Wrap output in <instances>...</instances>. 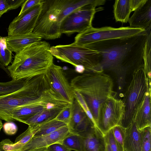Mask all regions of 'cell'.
<instances>
[{
	"mask_svg": "<svg viewBox=\"0 0 151 151\" xmlns=\"http://www.w3.org/2000/svg\"><path fill=\"white\" fill-rule=\"evenodd\" d=\"M72 105V115L67 126L70 133L80 136L90 127L95 126L75 99Z\"/></svg>",
	"mask_w": 151,
	"mask_h": 151,
	"instance_id": "obj_15",
	"label": "cell"
},
{
	"mask_svg": "<svg viewBox=\"0 0 151 151\" xmlns=\"http://www.w3.org/2000/svg\"><path fill=\"white\" fill-rule=\"evenodd\" d=\"M106 147L104 151H111L108 143L105 141Z\"/></svg>",
	"mask_w": 151,
	"mask_h": 151,
	"instance_id": "obj_41",
	"label": "cell"
},
{
	"mask_svg": "<svg viewBox=\"0 0 151 151\" xmlns=\"http://www.w3.org/2000/svg\"><path fill=\"white\" fill-rule=\"evenodd\" d=\"M42 0H26L22 6V8L19 15L33 6L41 3Z\"/></svg>",
	"mask_w": 151,
	"mask_h": 151,
	"instance_id": "obj_34",
	"label": "cell"
},
{
	"mask_svg": "<svg viewBox=\"0 0 151 151\" xmlns=\"http://www.w3.org/2000/svg\"><path fill=\"white\" fill-rule=\"evenodd\" d=\"M140 133L141 151H151V127L145 128Z\"/></svg>",
	"mask_w": 151,
	"mask_h": 151,
	"instance_id": "obj_28",
	"label": "cell"
},
{
	"mask_svg": "<svg viewBox=\"0 0 151 151\" xmlns=\"http://www.w3.org/2000/svg\"><path fill=\"white\" fill-rule=\"evenodd\" d=\"M72 105L68 104L64 107L54 119L62 122L67 125L72 115Z\"/></svg>",
	"mask_w": 151,
	"mask_h": 151,
	"instance_id": "obj_30",
	"label": "cell"
},
{
	"mask_svg": "<svg viewBox=\"0 0 151 151\" xmlns=\"http://www.w3.org/2000/svg\"><path fill=\"white\" fill-rule=\"evenodd\" d=\"M26 0H7L10 7V10L17 9L22 6Z\"/></svg>",
	"mask_w": 151,
	"mask_h": 151,
	"instance_id": "obj_36",
	"label": "cell"
},
{
	"mask_svg": "<svg viewBox=\"0 0 151 151\" xmlns=\"http://www.w3.org/2000/svg\"><path fill=\"white\" fill-rule=\"evenodd\" d=\"M124 112L122 100L111 97L100 105L96 127L104 136L114 127L120 125Z\"/></svg>",
	"mask_w": 151,
	"mask_h": 151,
	"instance_id": "obj_10",
	"label": "cell"
},
{
	"mask_svg": "<svg viewBox=\"0 0 151 151\" xmlns=\"http://www.w3.org/2000/svg\"><path fill=\"white\" fill-rule=\"evenodd\" d=\"M47 151H71V150L62 144L55 143L47 147Z\"/></svg>",
	"mask_w": 151,
	"mask_h": 151,
	"instance_id": "obj_35",
	"label": "cell"
},
{
	"mask_svg": "<svg viewBox=\"0 0 151 151\" xmlns=\"http://www.w3.org/2000/svg\"><path fill=\"white\" fill-rule=\"evenodd\" d=\"M113 7L116 21L123 23L128 22L132 12L130 0H116Z\"/></svg>",
	"mask_w": 151,
	"mask_h": 151,
	"instance_id": "obj_22",
	"label": "cell"
},
{
	"mask_svg": "<svg viewBox=\"0 0 151 151\" xmlns=\"http://www.w3.org/2000/svg\"><path fill=\"white\" fill-rule=\"evenodd\" d=\"M47 147H42L30 150L27 151H47Z\"/></svg>",
	"mask_w": 151,
	"mask_h": 151,
	"instance_id": "obj_40",
	"label": "cell"
},
{
	"mask_svg": "<svg viewBox=\"0 0 151 151\" xmlns=\"http://www.w3.org/2000/svg\"><path fill=\"white\" fill-rule=\"evenodd\" d=\"M26 79L13 80L6 82H0V96L12 93L21 88Z\"/></svg>",
	"mask_w": 151,
	"mask_h": 151,
	"instance_id": "obj_26",
	"label": "cell"
},
{
	"mask_svg": "<svg viewBox=\"0 0 151 151\" xmlns=\"http://www.w3.org/2000/svg\"><path fill=\"white\" fill-rule=\"evenodd\" d=\"M143 68L149 84L151 85V28L147 30V35L143 49Z\"/></svg>",
	"mask_w": 151,
	"mask_h": 151,
	"instance_id": "obj_23",
	"label": "cell"
},
{
	"mask_svg": "<svg viewBox=\"0 0 151 151\" xmlns=\"http://www.w3.org/2000/svg\"><path fill=\"white\" fill-rule=\"evenodd\" d=\"M3 127L4 132L9 135L15 134L18 130L17 126L12 122H6L3 125Z\"/></svg>",
	"mask_w": 151,
	"mask_h": 151,
	"instance_id": "obj_33",
	"label": "cell"
},
{
	"mask_svg": "<svg viewBox=\"0 0 151 151\" xmlns=\"http://www.w3.org/2000/svg\"><path fill=\"white\" fill-rule=\"evenodd\" d=\"M67 106H60L44 109L29 118L23 123L29 126H35L54 119L62 109Z\"/></svg>",
	"mask_w": 151,
	"mask_h": 151,
	"instance_id": "obj_21",
	"label": "cell"
},
{
	"mask_svg": "<svg viewBox=\"0 0 151 151\" xmlns=\"http://www.w3.org/2000/svg\"><path fill=\"white\" fill-rule=\"evenodd\" d=\"M145 30L129 27L95 28L92 26L78 34L75 37L73 43L78 45H86L102 41L133 36Z\"/></svg>",
	"mask_w": 151,
	"mask_h": 151,
	"instance_id": "obj_8",
	"label": "cell"
},
{
	"mask_svg": "<svg viewBox=\"0 0 151 151\" xmlns=\"http://www.w3.org/2000/svg\"><path fill=\"white\" fill-rule=\"evenodd\" d=\"M66 0H42V9L32 32L42 38L60 37L61 23L65 17L63 9Z\"/></svg>",
	"mask_w": 151,
	"mask_h": 151,
	"instance_id": "obj_7",
	"label": "cell"
},
{
	"mask_svg": "<svg viewBox=\"0 0 151 151\" xmlns=\"http://www.w3.org/2000/svg\"><path fill=\"white\" fill-rule=\"evenodd\" d=\"M147 30L131 37L100 41L87 45L101 55L100 63L104 71L114 73L119 88L122 89L125 82L126 73L130 66L143 65V49Z\"/></svg>",
	"mask_w": 151,
	"mask_h": 151,
	"instance_id": "obj_1",
	"label": "cell"
},
{
	"mask_svg": "<svg viewBox=\"0 0 151 151\" xmlns=\"http://www.w3.org/2000/svg\"><path fill=\"white\" fill-rule=\"evenodd\" d=\"M66 126L67 125L64 123L54 119L36 126L38 130L33 137H39L47 135Z\"/></svg>",
	"mask_w": 151,
	"mask_h": 151,
	"instance_id": "obj_24",
	"label": "cell"
},
{
	"mask_svg": "<svg viewBox=\"0 0 151 151\" xmlns=\"http://www.w3.org/2000/svg\"><path fill=\"white\" fill-rule=\"evenodd\" d=\"M105 141L109 145L111 151H124V147L116 140L112 128L104 136Z\"/></svg>",
	"mask_w": 151,
	"mask_h": 151,
	"instance_id": "obj_29",
	"label": "cell"
},
{
	"mask_svg": "<svg viewBox=\"0 0 151 151\" xmlns=\"http://www.w3.org/2000/svg\"><path fill=\"white\" fill-rule=\"evenodd\" d=\"M147 0H130L131 8L132 12L134 11L145 4Z\"/></svg>",
	"mask_w": 151,
	"mask_h": 151,
	"instance_id": "obj_37",
	"label": "cell"
},
{
	"mask_svg": "<svg viewBox=\"0 0 151 151\" xmlns=\"http://www.w3.org/2000/svg\"><path fill=\"white\" fill-rule=\"evenodd\" d=\"M42 2L15 17L10 23L8 36L29 33L32 32L42 9Z\"/></svg>",
	"mask_w": 151,
	"mask_h": 151,
	"instance_id": "obj_12",
	"label": "cell"
},
{
	"mask_svg": "<svg viewBox=\"0 0 151 151\" xmlns=\"http://www.w3.org/2000/svg\"><path fill=\"white\" fill-rule=\"evenodd\" d=\"M74 92L75 99L78 102L92 122L96 126L91 112L83 97L78 92L74 91Z\"/></svg>",
	"mask_w": 151,
	"mask_h": 151,
	"instance_id": "obj_31",
	"label": "cell"
},
{
	"mask_svg": "<svg viewBox=\"0 0 151 151\" xmlns=\"http://www.w3.org/2000/svg\"><path fill=\"white\" fill-rule=\"evenodd\" d=\"M3 127V124L1 119H0V131Z\"/></svg>",
	"mask_w": 151,
	"mask_h": 151,
	"instance_id": "obj_43",
	"label": "cell"
},
{
	"mask_svg": "<svg viewBox=\"0 0 151 151\" xmlns=\"http://www.w3.org/2000/svg\"><path fill=\"white\" fill-rule=\"evenodd\" d=\"M130 82L122 100L124 112L120 126L125 129L133 122L135 114L142 103L146 93L151 91L147 78L143 68L140 66L134 70Z\"/></svg>",
	"mask_w": 151,
	"mask_h": 151,
	"instance_id": "obj_6",
	"label": "cell"
},
{
	"mask_svg": "<svg viewBox=\"0 0 151 151\" xmlns=\"http://www.w3.org/2000/svg\"><path fill=\"white\" fill-rule=\"evenodd\" d=\"M62 144L71 150L81 151L79 136L70 132L63 140Z\"/></svg>",
	"mask_w": 151,
	"mask_h": 151,
	"instance_id": "obj_27",
	"label": "cell"
},
{
	"mask_svg": "<svg viewBox=\"0 0 151 151\" xmlns=\"http://www.w3.org/2000/svg\"><path fill=\"white\" fill-rule=\"evenodd\" d=\"M112 129L116 140L123 147L125 129L120 125H117L114 127L112 128Z\"/></svg>",
	"mask_w": 151,
	"mask_h": 151,
	"instance_id": "obj_32",
	"label": "cell"
},
{
	"mask_svg": "<svg viewBox=\"0 0 151 151\" xmlns=\"http://www.w3.org/2000/svg\"><path fill=\"white\" fill-rule=\"evenodd\" d=\"M75 67L76 71L79 73H82L85 71L84 68L83 66L78 65Z\"/></svg>",
	"mask_w": 151,
	"mask_h": 151,
	"instance_id": "obj_39",
	"label": "cell"
},
{
	"mask_svg": "<svg viewBox=\"0 0 151 151\" xmlns=\"http://www.w3.org/2000/svg\"><path fill=\"white\" fill-rule=\"evenodd\" d=\"M10 7L7 0H0V17L9 10Z\"/></svg>",
	"mask_w": 151,
	"mask_h": 151,
	"instance_id": "obj_38",
	"label": "cell"
},
{
	"mask_svg": "<svg viewBox=\"0 0 151 151\" xmlns=\"http://www.w3.org/2000/svg\"><path fill=\"white\" fill-rule=\"evenodd\" d=\"M42 38L33 32L6 37V42L12 51L16 53L28 45L41 41Z\"/></svg>",
	"mask_w": 151,
	"mask_h": 151,
	"instance_id": "obj_19",
	"label": "cell"
},
{
	"mask_svg": "<svg viewBox=\"0 0 151 151\" xmlns=\"http://www.w3.org/2000/svg\"><path fill=\"white\" fill-rule=\"evenodd\" d=\"M68 104L65 102L56 100L42 101L19 106L14 109L10 112L5 121H17L23 123L29 118L44 109L67 106Z\"/></svg>",
	"mask_w": 151,
	"mask_h": 151,
	"instance_id": "obj_13",
	"label": "cell"
},
{
	"mask_svg": "<svg viewBox=\"0 0 151 151\" xmlns=\"http://www.w3.org/2000/svg\"><path fill=\"white\" fill-rule=\"evenodd\" d=\"M69 133L68 127L66 126L47 135L39 137H33L25 145L15 151H27L36 148L47 147L55 143L62 144L63 140Z\"/></svg>",
	"mask_w": 151,
	"mask_h": 151,
	"instance_id": "obj_14",
	"label": "cell"
},
{
	"mask_svg": "<svg viewBox=\"0 0 151 151\" xmlns=\"http://www.w3.org/2000/svg\"><path fill=\"white\" fill-rule=\"evenodd\" d=\"M151 91H148L134 117L133 122L139 132L146 127H151Z\"/></svg>",
	"mask_w": 151,
	"mask_h": 151,
	"instance_id": "obj_18",
	"label": "cell"
},
{
	"mask_svg": "<svg viewBox=\"0 0 151 151\" xmlns=\"http://www.w3.org/2000/svg\"><path fill=\"white\" fill-rule=\"evenodd\" d=\"M50 51L53 56L62 62L75 67L83 66L86 73L104 72L100 64V53L87 45H78L73 42L51 47Z\"/></svg>",
	"mask_w": 151,
	"mask_h": 151,
	"instance_id": "obj_5",
	"label": "cell"
},
{
	"mask_svg": "<svg viewBox=\"0 0 151 151\" xmlns=\"http://www.w3.org/2000/svg\"><path fill=\"white\" fill-rule=\"evenodd\" d=\"M45 75L52 95L60 101L72 104L75 99L74 91L63 68L53 63Z\"/></svg>",
	"mask_w": 151,
	"mask_h": 151,
	"instance_id": "obj_11",
	"label": "cell"
},
{
	"mask_svg": "<svg viewBox=\"0 0 151 151\" xmlns=\"http://www.w3.org/2000/svg\"><path fill=\"white\" fill-rule=\"evenodd\" d=\"M12 51L6 41V37L0 36V62L4 66L12 61Z\"/></svg>",
	"mask_w": 151,
	"mask_h": 151,
	"instance_id": "obj_25",
	"label": "cell"
},
{
	"mask_svg": "<svg viewBox=\"0 0 151 151\" xmlns=\"http://www.w3.org/2000/svg\"><path fill=\"white\" fill-rule=\"evenodd\" d=\"M79 137L81 151H104V135L96 126L90 127Z\"/></svg>",
	"mask_w": 151,
	"mask_h": 151,
	"instance_id": "obj_16",
	"label": "cell"
},
{
	"mask_svg": "<svg viewBox=\"0 0 151 151\" xmlns=\"http://www.w3.org/2000/svg\"><path fill=\"white\" fill-rule=\"evenodd\" d=\"M57 100L50 92L45 73L33 76L27 79L19 89L0 96V119L5 121L10 112L18 107Z\"/></svg>",
	"mask_w": 151,
	"mask_h": 151,
	"instance_id": "obj_4",
	"label": "cell"
},
{
	"mask_svg": "<svg viewBox=\"0 0 151 151\" xmlns=\"http://www.w3.org/2000/svg\"><path fill=\"white\" fill-rule=\"evenodd\" d=\"M129 27L145 30L151 27V0H147L134 11L128 22Z\"/></svg>",
	"mask_w": 151,
	"mask_h": 151,
	"instance_id": "obj_17",
	"label": "cell"
},
{
	"mask_svg": "<svg viewBox=\"0 0 151 151\" xmlns=\"http://www.w3.org/2000/svg\"><path fill=\"white\" fill-rule=\"evenodd\" d=\"M0 68L3 69L7 73L9 74V72L6 69V68H5V66H3L1 63L0 62Z\"/></svg>",
	"mask_w": 151,
	"mask_h": 151,
	"instance_id": "obj_42",
	"label": "cell"
},
{
	"mask_svg": "<svg viewBox=\"0 0 151 151\" xmlns=\"http://www.w3.org/2000/svg\"><path fill=\"white\" fill-rule=\"evenodd\" d=\"M50 47L49 43L40 41L16 53L11 65L6 68L12 80H24L45 73L53 63Z\"/></svg>",
	"mask_w": 151,
	"mask_h": 151,
	"instance_id": "obj_2",
	"label": "cell"
},
{
	"mask_svg": "<svg viewBox=\"0 0 151 151\" xmlns=\"http://www.w3.org/2000/svg\"><path fill=\"white\" fill-rule=\"evenodd\" d=\"M123 147L124 151H141L140 132L133 122L125 129Z\"/></svg>",
	"mask_w": 151,
	"mask_h": 151,
	"instance_id": "obj_20",
	"label": "cell"
},
{
	"mask_svg": "<svg viewBox=\"0 0 151 151\" xmlns=\"http://www.w3.org/2000/svg\"><path fill=\"white\" fill-rule=\"evenodd\" d=\"M96 4H91L78 8L66 16L60 26L62 34L70 35L81 33L92 27V22L96 12Z\"/></svg>",
	"mask_w": 151,
	"mask_h": 151,
	"instance_id": "obj_9",
	"label": "cell"
},
{
	"mask_svg": "<svg viewBox=\"0 0 151 151\" xmlns=\"http://www.w3.org/2000/svg\"><path fill=\"white\" fill-rule=\"evenodd\" d=\"M70 83L73 91L83 97L96 125L100 105L109 98L115 96L112 79L104 72L86 73L74 77Z\"/></svg>",
	"mask_w": 151,
	"mask_h": 151,
	"instance_id": "obj_3",
	"label": "cell"
}]
</instances>
